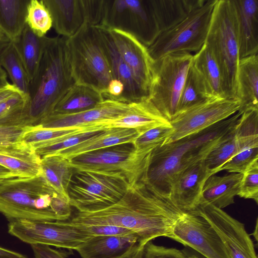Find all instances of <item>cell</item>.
<instances>
[{
  "mask_svg": "<svg viewBox=\"0 0 258 258\" xmlns=\"http://www.w3.org/2000/svg\"><path fill=\"white\" fill-rule=\"evenodd\" d=\"M15 177H17L15 174L5 167L0 165V181Z\"/></svg>",
  "mask_w": 258,
  "mask_h": 258,
  "instance_id": "cell-53",
  "label": "cell"
},
{
  "mask_svg": "<svg viewBox=\"0 0 258 258\" xmlns=\"http://www.w3.org/2000/svg\"><path fill=\"white\" fill-rule=\"evenodd\" d=\"M204 160L189 165L179 171L171 182L169 193L177 206L183 212L191 211L199 205L203 188L212 175Z\"/></svg>",
  "mask_w": 258,
  "mask_h": 258,
  "instance_id": "cell-18",
  "label": "cell"
},
{
  "mask_svg": "<svg viewBox=\"0 0 258 258\" xmlns=\"http://www.w3.org/2000/svg\"><path fill=\"white\" fill-rule=\"evenodd\" d=\"M0 213L10 221H65L70 217V199L56 191L42 175L0 181Z\"/></svg>",
  "mask_w": 258,
  "mask_h": 258,
  "instance_id": "cell-3",
  "label": "cell"
},
{
  "mask_svg": "<svg viewBox=\"0 0 258 258\" xmlns=\"http://www.w3.org/2000/svg\"><path fill=\"white\" fill-rule=\"evenodd\" d=\"M8 40L0 32V49L7 43Z\"/></svg>",
  "mask_w": 258,
  "mask_h": 258,
  "instance_id": "cell-55",
  "label": "cell"
},
{
  "mask_svg": "<svg viewBox=\"0 0 258 258\" xmlns=\"http://www.w3.org/2000/svg\"><path fill=\"white\" fill-rule=\"evenodd\" d=\"M193 54L170 53L154 61V79L148 99L169 121L177 115L180 97Z\"/></svg>",
  "mask_w": 258,
  "mask_h": 258,
  "instance_id": "cell-10",
  "label": "cell"
},
{
  "mask_svg": "<svg viewBox=\"0 0 258 258\" xmlns=\"http://www.w3.org/2000/svg\"><path fill=\"white\" fill-rule=\"evenodd\" d=\"M235 127L212 149L204 160L206 167L213 175L219 172L220 168L243 148L236 136Z\"/></svg>",
  "mask_w": 258,
  "mask_h": 258,
  "instance_id": "cell-37",
  "label": "cell"
},
{
  "mask_svg": "<svg viewBox=\"0 0 258 258\" xmlns=\"http://www.w3.org/2000/svg\"><path fill=\"white\" fill-rule=\"evenodd\" d=\"M237 195L258 203V160L255 161L242 174Z\"/></svg>",
  "mask_w": 258,
  "mask_h": 258,
  "instance_id": "cell-42",
  "label": "cell"
},
{
  "mask_svg": "<svg viewBox=\"0 0 258 258\" xmlns=\"http://www.w3.org/2000/svg\"><path fill=\"white\" fill-rule=\"evenodd\" d=\"M153 150L138 152L128 143L86 152L69 161L76 170L121 172L132 186L147 178Z\"/></svg>",
  "mask_w": 258,
  "mask_h": 258,
  "instance_id": "cell-8",
  "label": "cell"
},
{
  "mask_svg": "<svg viewBox=\"0 0 258 258\" xmlns=\"http://www.w3.org/2000/svg\"><path fill=\"white\" fill-rule=\"evenodd\" d=\"M237 23L239 58L257 54L258 1L232 0Z\"/></svg>",
  "mask_w": 258,
  "mask_h": 258,
  "instance_id": "cell-20",
  "label": "cell"
},
{
  "mask_svg": "<svg viewBox=\"0 0 258 258\" xmlns=\"http://www.w3.org/2000/svg\"><path fill=\"white\" fill-rule=\"evenodd\" d=\"M64 37H46L40 62L30 82L29 121L38 125L51 114L68 91L76 84Z\"/></svg>",
  "mask_w": 258,
  "mask_h": 258,
  "instance_id": "cell-4",
  "label": "cell"
},
{
  "mask_svg": "<svg viewBox=\"0 0 258 258\" xmlns=\"http://www.w3.org/2000/svg\"><path fill=\"white\" fill-rule=\"evenodd\" d=\"M237 96L242 113L258 110V54L239 59L237 75Z\"/></svg>",
  "mask_w": 258,
  "mask_h": 258,
  "instance_id": "cell-26",
  "label": "cell"
},
{
  "mask_svg": "<svg viewBox=\"0 0 258 258\" xmlns=\"http://www.w3.org/2000/svg\"><path fill=\"white\" fill-rule=\"evenodd\" d=\"M143 258H187L181 250L154 244L151 241L144 246Z\"/></svg>",
  "mask_w": 258,
  "mask_h": 258,
  "instance_id": "cell-45",
  "label": "cell"
},
{
  "mask_svg": "<svg viewBox=\"0 0 258 258\" xmlns=\"http://www.w3.org/2000/svg\"><path fill=\"white\" fill-rule=\"evenodd\" d=\"M0 258H29L19 252L0 246Z\"/></svg>",
  "mask_w": 258,
  "mask_h": 258,
  "instance_id": "cell-51",
  "label": "cell"
},
{
  "mask_svg": "<svg viewBox=\"0 0 258 258\" xmlns=\"http://www.w3.org/2000/svg\"><path fill=\"white\" fill-rule=\"evenodd\" d=\"M216 1L206 0L179 23L161 33L147 47L153 61L172 53L199 51L205 43Z\"/></svg>",
  "mask_w": 258,
  "mask_h": 258,
  "instance_id": "cell-9",
  "label": "cell"
},
{
  "mask_svg": "<svg viewBox=\"0 0 258 258\" xmlns=\"http://www.w3.org/2000/svg\"><path fill=\"white\" fill-rule=\"evenodd\" d=\"M206 0H152L160 34L173 27Z\"/></svg>",
  "mask_w": 258,
  "mask_h": 258,
  "instance_id": "cell-30",
  "label": "cell"
},
{
  "mask_svg": "<svg viewBox=\"0 0 258 258\" xmlns=\"http://www.w3.org/2000/svg\"><path fill=\"white\" fill-rule=\"evenodd\" d=\"M145 245L138 244L115 258H143Z\"/></svg>",
  "mask_w": 258,
  "mask_h": 258,
  "instance_id": "cell-50",
  "label": "cell"
},
{
  "mask_svg": "<svg viewBox=\"0 0 258 258\" xmlns=\"http://www.w3.org/2000/svg\"><path fill=\"white\" fill-rule=\"evenodd\" d=\"M109 30L121 57L149 98L154 72V61L147 47L126 32L117 29Z\"/></svg>",
  "mask_w": 258,
  "mask_h": 258,
  "instance_id": "cell-17",
  "label": "cell"
},
{
  "mask_svg": "<svg viewBox=\"0 0 258 258\" xmlns=\"http://www.w3.org/2000/svg\"><path fill=\"white\" fill-rule=\"evenodd\" d=\"M102 94L86 86L75 84L55 106L52 114H71L92 109L104 100Z\"/></svg>",
  "mask_w": 258,
  "mask_h": 258,
  "instance_id": "cell-31",
  "label": "cell"
},
{
  "mask_svg": "<svg viewBox=\"0 0 258 258\" xmlns=\"http://www.w3.org/2000/svg\"><path fill=\"white\" fill-rule=\"evenodd\" d=\"M132 105L133 103L106 99L95 107L81 112L66 115L51 114L37 125L51 129L102 126L100 125L102 123L116 119L126 113Z\"/></svg>",
  "mask_w": 258,
  "mask_h": 258,
  "instance_id": "cell-16",
  "label": "cell"
},
{
  "mask_svg": "<svg viewBox=\"0 0 258 258\" xmlns=\"http://www.w3.org/2000/svg\"><path fill=\"white\" fill-rule=\"evenodd\" d=\"M8 232L23 242L76 250L93 237L84 226L69 221H10Z\"/></svg>",
  "mask_w": 258,
  "mask_h": 258,
  "instance_id": "cell-12",
  "label": "cell"
},
{
  "mask_svg": "<svg viewBox=\"0 0 258 258\" xmlns=\"http://www.w3.org/2000/svg\"><path fill=\"white\" fill-rule=\"evenodd\" d=\"M0 66L9 76L12 84L28 95L30 82L13 42L9 41L0 49Z\"/></svg>",
  "mask_w": 258,
  "mask_h": 258,
  "instance_id": "cell-34",
  "label": "cell"
},
{
  "mask_svg": "<svg viewBox=\"0 0 258 258\" xmlns=\"http://www.w3.org/2000/svg\"><path fill=\"white\" fill-rule=\"evenodd\" d=\"M212 98L203 78L191 64L180 97L177 115Z\"/></svg>",
  "mask_w": 258,
  "mask_h": 258,
  "instance_id": "cell-36",
  "label": "cell"
},
{
  "mask_svg": "<svg viewBox=\"0 0 258 258\" xmlns=\"http://www.w3.org/2000/svg\"><path fill=\"white\" fill-rule=\"evenodd\" d=\"M83 226H84L86 231L93 236H123L136 234L130 229L114 225Z\"/></svg>",
  "mask_w": 258,
  "mask_h": 258,
  "instance_id": "cell-46",
  "label": "cell"
},
{
  "mask_svg": "<svg viewBox=\"0 0 258 258\" xmlns=\"http://www.w3.org/2000/svg\"><path fill=\"white\" fill-rule=\"evenodd\" d=\"M205 43L219 66L227 98L238 100L239 41L232 0H217Z\"/></svg>",
  "mask_w": 258,
  "mask_h": 258,
  "instance_id": "cell-6",
  "label": "cell"
},
{
  "mask_svg": "<svg viewBox=\"0 0 258 258\" xmlns=\"http://www.w3.org/2000/svg\"><path fill=\"white\" fill-rule=\"evenodd\" d=\"M43 1L51 15L52 27L62 37H72L85 23L81 0Z\"/></svg>",
  "mask_w": 258,
  "mask_h": 258,
  "instance_id": "cell-22",
  "label": "cell"
},
{
  "mask_svg": "<svg viewBox=\"0 0 258 258\" xmlns=\"http://www.w3.org/2000/svg\"><path fill=\"white\" fill-rule=\"evenodd\" d=\"M258 160V142L243 147L240 152L226 162L219 171L226 170L231 173L243 174L248 167Z\"/></svg>",
  "mask_w": 258,
  "mask_h": 258,
  "instance_id": "cell-41",
  "label": "cell"
},
{
  "mask_svg": "<svg viewBox=\"0 0 258 258\" xmlns=\"http://www.w3.org/2000/svg\"><path fill=\"white\" fill-rule=\"evenodd\" d=\"M99 26L126 32L146 47L160 34L152 0H104Z\"/></svg>",
  "mask_w": 258,
  "mask_h": 258,
  "instance_id": "cell-11",
  "label": "cell"
},
{
  "mask_svg": "<svg viewBox=\"0 0 258 258\" xmlns=\"http://www.w3.org/2000/svg\"><path fill=\"white\" fill-rule=\"evenodd\" d=\"M29 0H0V32L11 42L20 36L26 24Z\"/></svg>",
  "mask_w": 258,
  "mask_h": 258,
  "instance_id": "cell-32",
  "label": "cell"
},
{
  "mask_svg": "<svg viewBox=\"0 0 258 258\" xmlns=\"http://www.w3.org/2000/svg\"><path fill=\"white\" fill-rule=\"evenodd\" d=\"M242 177V174L238 173L222 176L211 175L204 184L200 203L204 202L221 209L234 204Z\"/></svg>",
  "mask_w": 258,
  "mask_h": 258,
  "instance_id": "cell-27",
  "label": "cell"
},
{
  "mask_svg": "<svg viewBox=\"0 0 258 258\" xmlns=\"http://www.w3.org/2000/svg\"><path fill=\"white\" fill-rule=\"evenodd\" d=\"M41 157L23 142L0 150V165L17 177H34L42 174Z\"/></svg>",
  "mask_w": 258,
  "mask_h": 258,
  "instance_id": "cell-24",
  "label": "cell"
},
{
  "mask_svg": "<svg viewBox=\"0 0 258 258\" xmlns=\"http://www.w3.org/2000/svg\"><path fill=\"white\" fill-rule=\"evenodd\" d=\"M85 23L100 26L103 16L104 0H81Z\"/></svg>",
  "mask_w": 258,
  "mask_h": 258,
  "instance_id": "cell-44",
  "label": "cell"
},
{
  "mask_svg": "<svg viewBox=\"0 0 258 258\" xmlns=\"http://www.w3.org/2000/svg\"><path fill=\"white\" fill-rule=\"evenodd\" d=\"M34 258H67L64 253L44 244L31 245Z\"/></svg>",
  "mask_w": 258,
  "mask_h": 258,
  "instance_id": "cell-47",
  "label": "cell"
},
{
  "mask_svg": "<svg viewBox=\"0 0 258 258\" xmlns=\"http://www.w3.org/2000/svg\"><path fill=\"white\" fill-rule=\"evenodd\" d=\"M97 27L107 57L113 79L120 81L124 86L119 101L132 103L148 99L132 71L123 61L113 42L110 30L102 26Z\"/></svg>",
  "mask_w": 258,
  "mask_h": 258,
  "instance_id": "cell-19",
  "label": "cell"
},
{
  "mask_svg": "<svg viewBox=\"0 0 258 258\" xmlns=\"http://www.w3.org/2000/svg\"><path fill=\"white\" fill-rule=\"evenodd\" d=\"M123 90V84L119 80L113 79L109 82L106 91L103 96L105 99H109L119 101Z\"/></svg>",
  "mask_w": 258,
  "mask_h": 258,
  "instance_id": "cell-48",
  "label": "cell"
},
{
  "mask_svg": "<svg viewBox=\"0 0 258 258\" xmlns=\"http://www.w3.org/2000/svg\"><path fill=\"white\" fill-rule=\"evenodd\" d=\"M103 126H95L84 127H70L62 129L44 128L38 125L32 126L23 135V142L32 147L72 135L89 130H103Z\"/></svg>",
  "mask_w": 258,
  "mask_h": 258,
  "instance_id": "cell-38",
  "label": "cell"
},
{
  "mask_svg": "<svg viewBox=\"0 0 258 258\" xmlns=\"http://www.w3.org/2000/svg\"><path fill=\"white\" fill-rule=\"evenodd\" d=\"M183 212L170 193L161 191L144 179L132 186L117 203L93 212H79L69 221L86 226L114 225L132 231L140 243L160 236L170 238Z\"/></svg>",
  "mask_w": 258,
  "mask_h": 258,
  "instance_id": "cell-1",
  "label": "cell"
},
{
  "mask_svg": "<svg viewBox=\"0 0 258 258\" xmlns=\"http://www.w3.org/2000/svg\"><path fill=\"white\" fill-rule=\"evenodd\" d=\"M239 100L212 98L178 114L170 123L173 131L164 144L199 132L236 113ZM163 144V145H164Z\"/></svg>",
  "mask_w": 258,
  "mask_h": 258,
  "instance_id": "cell-13",
  "label": "cell"
},
{
  "mask_svg": "<svg viewBox=\"0 0 258 258\" xmlns=\"http://www.w3.org/2000/svg\"><path fill=\"white\" fill-rule=\"evenodd\" d=\"M9 83L8 75L5 71L0 66V87L7 85Z\"/></svg>",
  "mask_w": 258,
  "mask_h": 258,
  "instance_id": "cell-54",
  "label": "cell"
},
{
  "mask_svg": "<svg viewBox=\"0 0 258 258\" xmlns=\"http://www.w3.org/2000/svg\"><path fill=\"white\" fill-rule=\"evenodd\" d=\"M191 64L203 78L212 97L227 98L220 69L205 43L193 55Z\"/></svg>",
  "mask_w": 258,
  "mask_h": 258,
  "instance_id": "cell-28",
  "label": "cell"
},
{
  "mask_svg": "<svg viewBox=\"0 0 258 258\" xmlns=\"http://www.w3.org/2000/svg\"><path fill=\"white\" fill-rule=\"evenodd\" d=\"M170 238L193 249L206 258H232L210 223L191 212L184 213L176 221Z\"/></svg>",
  "mask_w": 258,
  "mask_h": 258,
  "instance_id": "cell-14",
  "label": "cell"
},
{
  "mask_svg": "<svg viewBox=\"0 0 258 258\" xmlns=\"http://www.w3.org/2000/svg\"><path fill=\"white\" fill-rule=\"evenodd\" d=\"M26 22L33 32L40 37L45 36L51 29L52 19L43 0H29Z\"/></svg>",
  "mask_w": 258,
  "mask_h": 258,
  "instance_id": "cell-39",
  "label": "cell"
},
{
  "mask_svg": "<svg viewBox=\"0 0 258 258\" xmlns=\"http://www.w3.org/2000/svg\"><path fill=\"white\" fill-rule=\"evenodd\" d=\"M41 167L42 175L48 184L58 194L70 199L68 188L74 169L69 161L57 155L46 156L41 157Z\"/></svg>",
  "mask_w": 258,
  "mask_h": 258,
  "instance_id": "cell-33",
  "label": "cell"
},
{
  "mask_svg": "<svg viewBox=\"0 0 258 258\" xmlns=\"http://www.w3.org/2000/svg\"><path fill=\"white\" fill-rule=\"evenodd\" d=\"M67 45L76 84L104 94L113 77L97 27L84 23Z\"/></svg>",
  "mask_w": 258,
  "mask_h": 258,
  "instance_id": "cell-5",
  "label": "cell"
},
{
  "mask_svg": "<svg viewBox=\"0 0 258 258\" xmlns=\"http://www.w3.org/2000/svg\"><path fill=\"white\" fill-rule=\"evenodd\" d=\"M32 126H0V150L22 143L23 135Z\"/></svg>",
  "mask_w": 258,
  "mask_h": 258,
  "instance_id": "cell-43",
  "label": "cell"
},
{
  "mask_svg": "<svg viewBox=\"0 0 258 258\" xmlns=\"http://www.w3.org/2000/svg\"><path fill=\"white\" fill-rule=\"evenodd\" d=\"M187 258H206L193 249L185 246L181 250Z\"/></svg>",
  "mask_w": 258,
  "mask_h": 258,
  "instance_id": "cell-52",
  "label": "cell"
},
{
  "mask_svg": "<svg viewBox=\"0 0 258 258\" xmlns=\"http://www.w3.org/2000/svg\"><path fill=\"white\" fill-rule=\"evenodd\" d=\"M189 212L202 216L210 223L232 258H257L253 241L243 223L222 209L204 202H200Z\"/></svg>",
  "mask_w": 258,
  "mask_h": 258,
  "instance_id": "cell-15",
  "label": "cell"
},
{
  "mask_svg": "<svg viewBox=\"0 0 258 258\" xmlns=\"http://www.w3.org/2000/svg\"><path fill=\"white\" fill-rule=\"evenodd\" d=\"M172 131L171 124L155 127L140 135L133 144L138 152L154 150L164 144Z\"/></svg>",
  "mask_w": 258,
  "mask_h": 258,
  "instance_id": "cell-40",
  "label": "cell"
},
{
  "mask_svg": "<svg viewBox=\"0 0 258 258\" xmlns=\"http://www.w3.org/2000/svg\"><path fill=\"white\" fill-rule=\"evenodd\" d=\"M28 95L19 92L0 102V126H31Z\"/></svg>",
  "mask_w": 258,
  "mask_h": 258,
  "instance_id": "cell-35",
  "label": "cell"
},
{
  "mask_svg": "<svg viewBox=\"0 0 258 258\" xmlns=\"http://www.w3.org/2000/svg\"><path fill=\"white\" fill-rule=\"evenodd\" d=\"M241 114L238 111L203 131L157 147L152 154L147 181L158 190L169 193L174 176L189 165L205 160L234 128Z\"/></svg>",
  "mask_w": 258,
  "mask_h": 258,
  "instance_id": "cell-2",
  "label": "cell"
},
{
  "mask_svg": "<svg viewBox=\"0 0 258 258\" xmlns=\"http://www.w3.org/2000/svg\"><path fill=\"white\" fill-rule=\"evenodd\" d=\"M170 124V122L147 99L133 103L132 107L126 113L116 119L102 123L101 125L106 128H132L140 135L155 127Z\"/></svg>",
  "mask_w": 258,
  "mask_h": 258,
  "instance_id": "cell-21",
  "label": "cell"
},
{
  "mask_svg": "<svg viewBox=\"0 0 258 258\" xmlns=\"http://www.w3.org/2000/svg\"><path fill=\"white\" fill-rule=\"evenodd\" d=\"M131 187L121 172L74 169L68 195L78 211L93 212L115 204Z\"/></svg>",
  "mask_w": 258,
  "mask_h": 258,
  "instance_id": "cell-7",
  "label": "cell"
},
{
  "mask_svg": "<svg viewBox=\"0 0 258 258\" xmlns=\"http://www.w3.org/2000/svg\"><path fill=\"white\" fill-rule=\"evenodd\" d=\"M252 234L255 238L256 241H257V219L256 220L255 227Z\"/></svg>",
  "mask_w": 258,
  "mask_h": 258,
  "instance_id": "cell-56",
  "label": "cell"
},
{
  "mask_svg": "<svg viewBox=\"0 0 258 258\" xmlns=\"http://www.w3.org/2000/svg\"><path fill=\"white\" fill-rule=\"evenodd\" d=\"M2 181H3V180H2Z\"/></svg>",
  "mask_w": 258,
  "mask_h": 258,
  "instance_id": "cell-57",
  "label": "cell"
},
{
  "mask_svg": "<svg viewBox=\"0 0 258 258\" xmlns=\"http://www.w3.org/2000/svg\"><path fill=\"white\" fill-rule=\"evenodd\" d=\"M21 92L12 84L9 83L0 87V102Z\"/></svg>",
  "mask_w": 258,
  "mask_h": 258,
  "instance_id": "cell-49",
  "label": "cell"
},
{
  "mask_svg": "<svg viewBox=\"0 0 258 258\" xmlns=\"http://www.w3.org/2000/svg\"><path fill=\"white\" fill-rule=\"evenodd\" d=\"M46 37L38 36L26 24L19 38L13 42L30 82L39 67Z\"/></svg>",
  "mask_w": 258,
  "mask_h": 258,
  "instance_id": "cell-29",
  "label": "cell"
},
{
  "mask_svg": "<svg viewBox=\"0 0 258 258\" xmlns=\"http://www.w3.org/2000/svg\"><path fill=\"white\" fill-rule=\"evenodd\" d=\"M139 136V134L134 129L109 127L78 144L54 155L60 156L69 160L86 152L122 144L133 143Z\"/></svg>",
  "mask_w": 258,
  "mask_h": 258,
  "instance_id": "cell-25",
  "label": "cell"
},
{
  "mask_svg": "<svg viewBox=\"0 0 258 258\" xmlns=\"http://www.w3.org/2000/svg\"><path fill=\"white\" fill-rule=\"evenodd\" d=\"M138 244L139 238L136 234L97 236L89 238L76 250L82 258H115Z\"/></svg>",
  "mask_w": 258,
  "mask_h": 258,
  "instance_id": "cell-23",
  "label": "cell"
}]
</instances>
